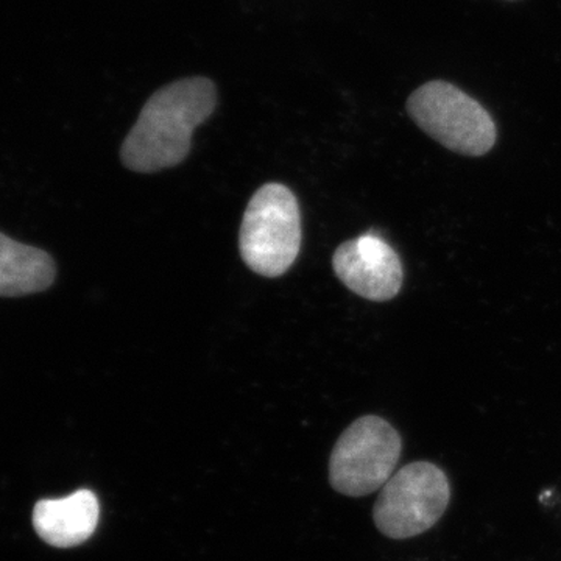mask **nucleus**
<instances>
[{
  "label": "nucleus",
  "instance_id": "f257e3e1",
  "mask_svg": "<svg viewBox=\"0 0 561 561\" xmlns=\"http://www.w3.org/2000/svg\"><path fill=\"white\" fill-rule=\"evenodd\" d=\"M216 105V87L203 77L161 88L144 105L122 144V164L138 173L160 172L181 164L190 154L195 128L208 119Z\"/></svg>",
  "mask_w": 561,
  "mask_h": 561
},
{
  "label": "nucleus",
  "instance_id": "f03ea898",
  "mask_svg": "<svg viewBox=\"0 0 561 561\" xmlns=\"http://www.w3.org/2000/svg\"><path fill=\"white\" fill-rule=\"evenodd\" d=\"M301 249V214L289 187L267 183L254 192L243 214L239 250L247 267L265 278H279Z\"/></svg>",
  "mask_w": 561,
  "mask_h": 561
},
{
  "label": "nucleus",
  "instance_id": "7ed1b4c3",
  "mask_svg": "<svg viewBox=\"0 0 561 561\" xmlns=\"http://www.w3.org/2000/svg\"><path fill=\"white\" fill-rule=\"evenodd\" d=\"M408 113L421 130L454 153L483 157L496 144V124L489 111L448 81H430L412 92Z\"/></svg>",
  "mask_w": 561,
  "mask_h": 561
},
{
  "label": "nucleus",
  "instance_id": "20e7f679",
  "mask_svg": "<svg viewBox=\"0 0 561 561\" xmlns=\"http://www.w3.org/2000/svg\"><path fill=\"white\" fill-rule=\"evenodd\" d=\"M451 501L448 476L432 461H413L394 472L373 508L376 527L391 540L432 529Z\"/></svg>",
  "mask_w": 561,
  "mask_h": 561
},
{
  "label": "nucleus",
  "instance_id": "39448f33",
  "mask_svg": "<svg viewBox=\"0 0 561 561\" xmlns=\"http://www.w3.org/2000/svg\"><path fill=\"white\" fill-rule=\"evenodd\" d=\"M401 448L400 434L389 421L376 415L354 421L332 449V489L351 497L367 496L381 489L393 476Z\"/></svg>",
  "mask_w": 561,
  "mask_h": 561
},
{
  "label": "nucleus",
  "instance_id": "423d86ee",
  "mask_svg": "<svg viewBox=\"0 0 561 561\" xmlns=\"http://www.w3.org/2000/svg\"><path fill=\"white\" fill-rule=\"evenodd\" d=\"M332 268L351 291L370 301L397 297L404 280L400 256L375 231L339 245L332 256Z\"/></svg>",
  "mask_w": 561,
  "mask_h": 561
},
{
  "label": "nucleus",
  "instance_id": "0eeeda50",
  "mask_svg": "<svg viewBox=\"0 0 561 561\" xmlns=\"http://www.w3.org/2000/svg\"><path fill=\"white\" fill-rule=\"evenodd\" d=\"M99 501L90 490H79L61 500H44L35 505L33 526L44 541L55 548H73L90 540L98 529Z\"/></svg>",
  "mask_w": 561,
  "mask_h": 561
},
{
  "label": "nucleus",
  "instance_id": "6e6552de",
  "mask_svg": "<svg viewBox=\"0 0 561 561\" xmlns=\"http://www.w3.org/2000/svg\"><path fill=\"white\" fill-rule=\"evenodd\" d=\"M57 267L46 251L0 232V297H22L49 289Z\"/></svg>",
  "mask_w": 561,
  "mask_h": 561
}]
</instances>
